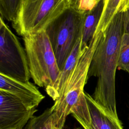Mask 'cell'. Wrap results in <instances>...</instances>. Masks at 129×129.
Listing matches in <instances>:
<instances>
[{"label": "cell", "mask_w": 129, "mask_h": 129, "mask_svg": "<svg viewBox=\"0 0 129 129\" xmlns=\"http://www.w3.org/2000/svg\"><path fill=\"white\" fill-rule=\"evenodd\" d=\"M123 12L114 17L106 29L99 34L88 72V78L97 77L92 96L111 114L118 118L115 99V74L121 37L123 33Z\"/></svg>", "instance_id": "6da1fadb"}, {"label": "cell", "mask_w": 129, "mask_h": 129, "mask_svg": "<svg viewBox=\"0 0 129 129\" xmlns=\"http://www.w3.org/2000/svg\"><path fill=\"white\" fill-rule=\"evenodd\" d=\"M31 77L54 102L58 98L60 70L45 31L23 36Z\"/></svg>", "instance_id": "7a4b0ae2"}, {"label": "cell", "mask_w": 129, "mask_h": 129, "mask_svg": "<svg viewBox=\"0 0 129 129\" xmlns=\"http://www.w3.org/2000/svg\"><path fill=\"white\" fill-rule=\"evenodd\" d=\"M99 38V34L94 35L88 47L82 51L61 94L51 106L53 112V125L62 129L67 116L77 103L88 79L91 61Z\"/></svg>", "instance_id": "3957f363"}, {"label": "cell", "mask_w": 129, "mask_h": 129, "mask_svg": "<svg viewBox=\"0 0 129 129\" xmlns=\"http://www.w3.org/2000/svg\"><path fill=\"white\" fill-rule=\"evenodd\" d=\"M69 8L67 0H23L13 27L22 37L45 31Z\"/></svg>", "instance_id": "277c9868"}, {"label": "cell", "mask_w": 129, "mask_h": 129, "mask_svg": "<svg viewBox=\"0 0 129 129\" xmlns=\"http://www.w3.org/2000/svg\"><path fill=\"white\" fill-rule=\"evenodd\" d=\"M84 14L69 8L45 30L59 70L82 36Z\"/></svg>", "instance_id": "5b68a950"}, {"label": "cell", "mask_w": 129, "mask_h": 129, "mask_svg": "<svg viewBox=\"0 0 129 129\" xmlns=\"http://www.w3.org/2000/svg\"><path fill=\"white\" fill-rule=\"evenodd\" d=\"M0 74L24 82L31 78L25 49L1 17Z\"/></svg>", "instance_id": "8992f818"}, {"label": "cell", "mask_w": 129, "mask_h": 129, "mask_svg": "<svg viewBox=\"0 0 129 129\" xmlns=\"http://www.w3.org/2000/svg\"><path fill=\"white\" fill-rule=\"evenodd\" d=\"M37 111L28 108L13 95L0 90V129H24Z\"/></svg>", "instance_id": "52a82bcc"}, {"label": "cell", "mask_w": 129, "mask_h": 129, "mask_svg": "<svg viewBox=\"0 0 129 129\" xmlns=\"http://www.w3.org/2000/svg\"><path fill=\"white\" fill-rule=\"evenodd\" d=\"M0 90L19 98L29 108H36L45 98L32 83L24 82L0 74Z\"/></svg>", "instance_id": "ba28073f"}, {"label": "cell", "mask_w": 129, "mask_h": 129, "mask_svg": "<svg viewBox=\"0 0 129 129\" xmlns=\"http://www.w3.org/2000/svg\"><path fill=\"white\" fill-rule=\"evenodd\" d=\"M85 96L90 115L91 129H123L119 118L111 114L85 92Z\"/></svg>", "instance_id": "9c48e42d"}, {"label": "cell", "mask_w": 129, "mask_h": 129, "mask_svg": "<svg viewBox=\"0 0 129 129\" xmlns=\"http://www.w3.org/2000/svg\"><path fill=\"white\" fill-rule=\"evenodd\" d=\"M104 0H101L91 10L85 13L81 36V50L87 48L93 39L101 19Z\"/></svg>", "instance_id": "30bf717a"}, {"label": "cell", "mask_w": 129, "mask_h": 129, "mask_svg": "<svg viewBox=\"0 0 129 129\" xmlns=\"http://www.w3.org/2000/svg\"><path fill=\"white\" fill-rule=\"evenodd\" d=\"M81 37L78 39L75 47L68 57L62 67L60 70L58 81L59 97L63 92L64 87L81 54L82 51L81 50Z\"/></svg>", "instance_id": "8fae6325"}, {"label": "cell", "mask_w": 129, "mask_h": 129, "mask_svg": "<svg viewBox=\"0 0 129 129\" xmlns=\"http://www.w3.org/2000/svg\"><path fill=\"white\" fill-rule=\"evenodd\" d=\"M125 1L104 0L102 16L94 35L105 31L116 14L121 12Z\"/></svg>", "instance_id": "7c38bea8"}, {"label": "cell", "mask_w": 129, "mask_h": 129, "mask_svg": "<svg viewBox=\"0 0 129 129\" xmlns=\"http://www.w3.org/2000/svg\"><path fill=\"white\" fill-rule=\"evenodd\" d=\"M53 110L52 107L47 108L41 114L34 116L24 129H52Z\"/></svg>", "instance_id": "4fadbf2b"}, {"label": "cell", "mask_w": 129, "mask_h": 129, "mask_svg": "<svg viewBox=\"0 0 129 129\" xmlns=\"http://www.w3.org/2000/svg\"><path fill=\"white\" fill-rule=\"evenodd\" d=\"M23 0H0V14L4 20L13 22Z\"/></svg>", "instance_id": "5bb4252c"}, {"label": "cell", "mask_w": 129, "mask_h": 129, "mask_svg": "<svg viewBox=\"0 0 129 129\" xmlns=\"http://www.w3.org/2000/svg\"><path fill=\"white\" fill-rule=\"evenodd\" d=\"M117 69L129 74V33L122 34L117 62Z\"/></svg>", "instance_id": "9a60e30c"}, {"label": "cell", "mask_w": 129, "mask_h": 129, "mask_svg": "<svg viewBox=\"0 0 129 129\" xmlns=\"http://www.w3.org/2000/svg\"><path fill=\"white\" fill-rule=\"evenodd\" d=\"M69 8L85 13L94 8L101 0H67Z\"/></svg>", "instance_id": "2e32d148"}, {"label": "cell", "mask_w": 129, "mask_h": 129, "mask_svg": "<svg viewBox=\"0 0 129 129\" xmlns=\"http://www.w3.org/2000/svg\"><path fill=\"white\" fill-rule=\"evenodd\" d=\"M124 33H129V8L123 11Z\"/></svg>", "instance_id": "e0dca14e"}, {"label": "cell", "mask_w": 129, "mask_h": 129, "mask_svg": "<svg viewBox=\"0 0 129 129\" xmlns=\"http://www.w3.org/2000/svg\"><path fill=\"white\" fill-rule=\"evenodd\" d=\"M128 8H129V0H126L124 5L123 6V7L121 9V12L124 11L125 10H126V9H127Z\"/></svg>", "instance_id": "ac0fdd59"}, {"label": "cell", "mask_w": 129, "mask_h": 129, "mask_svg": "<svg viewBox=\"0 0 129 129\" xmlns=\"http://www.w3.org/2000/svg\"><path fill=\"white\" fill-rule=\"evenodd\" d=\"M52 129H59L58 127H57L56 126H54V125H53V126H52Z\"/></svg>", "instance_id": "d6986e66"}, {"label": "cell", "mask_w": 129, "mask_h": 129, "mask_svg": "<svg viewBox=\"0 0 129 129\" xmlns=\"http://www.w3.org/2000/svg\"><path fill=\"white\" fill-rule=\"evenodd\" d=\"M74 129H84L83 128H81L80 127H76V128H75Z\"/></svg>", "instance_id": "ffe728a7"}, {"label": "cell", "mask_w": 129, "mask_h": 129, "mask_svg": "<svg viewBox=\"0 0 129 129\" xmlns=\"http://www.w3.org/2000/svg\"><path fill=\"white\" fill-rule=\"evenodd\" d=\"M128 119H129V116H128Z\"/></svg>", "instance_id": "44dd1931"}]
</instances>
